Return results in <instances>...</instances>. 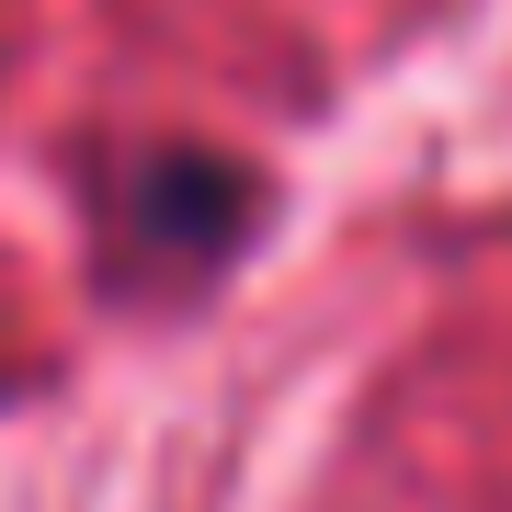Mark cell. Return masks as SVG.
Returning a JSON list of instances; mask_svg holds the SVG:
<instances>
[{
    "label": "cell",
    "mask_w": 512,
    "mask_h": 512,
    "mask_svg": "<svg viewBox=\"0 0 512 512\" xmlns=\"http://www.w3.org/2000/svg\"><path fill=\"white\" fill-rule=\"evenodd\" d=\"M137 205H148V228H160V239H183V251H217V239L239 228V205H251V194H239V171H228V160H160Z\"/></svg>",
    "instance_id": "6da1fadb"
}]
</instances>
